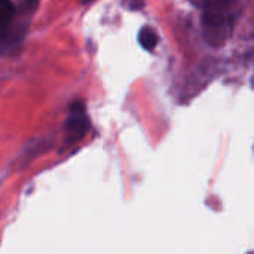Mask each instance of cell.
<instances>
[{"instance_id": "4", "label": "cell", "mask_w": 254, "mask_h": 254, "mask_svg": "<svg viewBox=\"0 0 254 254\" xmlns=\"http://www.w3.org/2000/svg\"><path fill=\"white\" fill-rule=\"evenodd\" d=\"M85 1H88V0H85Z\"/></svg>"}, {"instance_id": "1", "label": "cell", "mask_w": 254, "mask_h": 254, "mask_svg": "<svg viewBox=\"0 0 254 254\" xmlns=\"http://www.w3.org/2000/svg\"><path fill=\"white\" fill-rule=\"evenodd\" d=\"M89 128V119L86 116L85 107L82 103H74L70 107V115L67 119V125H65V138L67 143H74L77 140H80L86 129Z\"/></svg>"}, {"instance_id": "3", "label": "cell", "mask_w": 254, "mask_h": 254, "mask_svg": "<svg viewBox=\"0 0 254 254\" xmlns=\"http://www.w3.org/2000/svg\"><path fill=\"white\" fill-rule=\"evenodd\" d=\"M138 42L143 49H146L147 52H152L155 51L158 45V34L150 27H143L138 33Z\"/></svg>"}, {"instance_id": "2", "label": "cell", "mask_w": 254, "mask_h": 254, "mask_svg": "<svg viewBox=\"0 0 254 254\" xmlns=\"http://www.w3.org/2000/svg\"><path fill=\"white\" fill-rule=\"evenodd\" d=\"M15 16V7L9 0H0V39L4 37V34L9 30V25Z\"/></svg>"}]
</instances>
